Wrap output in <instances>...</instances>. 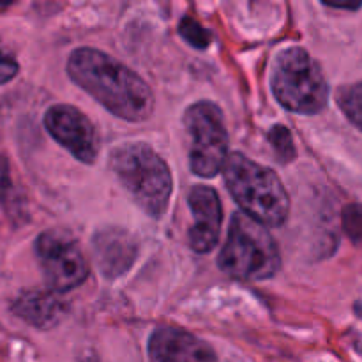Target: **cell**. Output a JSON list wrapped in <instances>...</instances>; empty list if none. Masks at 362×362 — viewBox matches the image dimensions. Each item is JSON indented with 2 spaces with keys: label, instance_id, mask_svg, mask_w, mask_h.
I'll list each match as a JSON object with an SVG mask.
<instances>
[{
  "label": "cell",
  "instance_id": "6da1fadb",
  "mask_svg": "<svg viewBox=\"0 0 362 362\" xmlns=\"http://www.w3.org/2000/svg\"><path fill=\"white\" fill-rule=\"evenodd\" d=\"M67 74L110 113L127 122H144L154 112V94L147 81L101 49H74L67 60Z\"/></svg>",
  "mask_w": 362,
  "mask_h": 362
},
{
  "label": "cell",
  "instance_id": "7a4b0ae2",
  "mask_svg": "<svg viewBox=\"0 0 362 362\" xmlns=\"http://www.w3.org/2000/svg\"><path fill=\"white\" fill-rule=\"evenodd\" d=\"M223 175L230 194L244 214L264 226H281L288 219L290 197L271 168L233 152L223 166Z\"/></svg>",
  "mask_w": 362,
  "mask_h": 362
},
{
  "label": "cell",
  "instance_id": "3957f363",
  "mask_svg": "<svg viewBox=\"0 0 362 362\" xmlns=\"http://www.w3.org/2000/svg\"><path fill=\"white\" fill-rule=\"evenodd\" d=\"M110 166L145 214L156 219L165 214L173 189L172 172L151 145H119L110 154Z\"/></svg>",
  "mask_w": 362,
  "mask_h": 362
},
{
  "label": "cell",
  "instance_id": "277c9868",
  "mask_svg": "<svg viewBox=\"0 0 362 362\" xmlns=\"http://www.w3.org/2000/svg\"><path fill=\"white\" fill-rule=\"evenodd\" d=\"M218 265L232 278L264 281L279 272L281 255L267 226L244 212H235L230 219L228 235L218 257Z\"/></svg>",
  "mask_w": 362,
  "mask_h": 362
},
{
  "label": "cell",
  "instance_id": "5b68a950",
  "mask_svg": "<svg viewBox=\"0 0 362 362\" xmlns=\"http://www.w3.org/2000/svg\"><path fill=\"white\" fill-rule=\"evenodd\" d=\"M271 88L286 110L300 115H317L329 101V85L320 66L299 46L278 53L272 64Z\"/></svg>",
  "mask_w": 362,
  "mask_h": 362
},
{
  "label": "cell",
  "instance_id": "8992f818",
  "mask_svg": "<svg viewBox=\"0 0 362 362\" xmlns=\"http://www.w3.org/2000/svg\"><path fill=\"white\" fill-rule=\"evenodd\" d=\"M189 138V166L204 179L218 175L228 159V131L218 105L198 101L184 112Z\"/></svg>",
  "mask_w": 362,
  "mask_h": 362
},
{
  "label": "cell",
  "instance_id": "52a82bcc",
  "mask_svg": "<svg viewBox=\"0 0 362 362\" xmlns=\"http://www.w3.org/2000/svg\"><path fill=\"white\" fill-rule=\"evenodd\" d=\"M35 257L45 274L46 285L57 293L83 285L88 278V260L73 233L62 228H49L35 239Z\"/></svg>",
  "mask_w": 362,
  "mask_h": 362
},
{
  "label": "cell",
  "instance_id": "ba28073f",
  "mask_svg": "<svg viewBox=\"0 0 362 362\" xmlns=\"http://www.w3.org/2000/svg\"><path fill=\"white\" fill-rule=\"evenodd\" d=\"M45 127L78 161L92 165L98 158L99 141L94 124L71 105H55L45 113Z\"/></svg>",
  "mask_w": 362,
  "mask_h": 362
},
{
  "label": "cell",
  "instance_id": "9c48e42d",
  "mask_svg": "<svg viewBox=\"0 0 362 362\" xmlns=\"http://www.w3.org/2000/svg\"><path fill=\"white\" fill-rule=\"evenodd\" d=\"M193 225L189 228V246L205 255L219 243L223 225V205L218 191L209 186H194L187 194Z\"/></svg>",
  "mask_w": 362,
  "mask_h": 362
},
{
  "label": "cell",
  "instance_id": "30bf717a",
  "mask_svg": "<svg viewBox=\"0 0 362 362\" xmlns=\"http://www.w3.org/2000/svg\"><path fill=\"white\" fill-rule=\"evenodd\" d=\"M148 362H218L209 343L175 325H161L148 339Z\"/></svg>",
  "mask_w": 362,
  "mask_h": 362
},
{
  "label": "cell",
  "instance_id": "8fae6325",
  "mask_svg": "<svg viewBox=\"0 0 362 362\" xmlns=\"http://www.w3.org/2000/svg\"><path fill=\"white\" fill-rule=\"evenodd\" d=\"M92 251L101 274L106 279H117L134 265L140 244L129 230L105 226L92 237Z\"/></svg>",
  "mask_w": 362,
  "mask_h": 362
},
{
  "label": "cell",
  "instance_id": "7c38bea8",
  "mask_svg": "<svg viewBox=\"0 0 362 362\" xmlns=\"http://www.w3.org/2000/svg\"><path fill=\"white\" fill-rule=\"evenodd\" d=\"M11 310L20 320L35 329H52L64 320L69 311L66 300L53 290H23L11 304Z\"/></svg>",
  "mask_w": 362,
  "mask_h": 362
},
{
  "label": "cell",
  "instance_id": "4fadbf2b",
  "mask_svg": "<svg viewBox=\"0 0 362 362\" xmlns=\"http://www.w3.org/2000/svg\"><path fill=\"white\" fill-rule=\"evenodd\" d=\"M338 105L346 119L362 129V81L343 87L338 94Z\"/></svg>",
  "mask_w": 362,
  "mask_h": 362
},
{
  "label": "cell",
  "instance_id": "5bb4252c",
  "mask_svg": "<svg viewBox=\"0 0 362 362\" xmlns=\"http://www.w3.org/2000/svg\"><path fill=\"white\" fill-rule=\"evenodd\" d=\"M269 140H271L272 148L276 152V158L279 163H290L296 159V144H293L292 133L288 131V127L285 126H274L269 133Z\"/></svg>",
  "mask_w": 362,
  "mask_h": 362
},
{
  "label": "cell",
  "instance_id": "9a60e30c",
  "mask_svg": "<svg viewBox=\"0 0 362 362\" xmlns=\"http://www.w3.org/2000/svg\"><path fill=\"white\" fill-rule=\"evenodd\" d=\"M179 34L182 35V39L187 45H191L197 49H205L211 46V32L207 28H204V25H200L197 20H193L189 16L182 18V21L179 25Z\"/></svg>",
  "mask_w": 362,
  "mask_h": 362
},
{
  "label": "cell",
  "instance_id": "2e32d148",
  "mask_svg": "<svg viewBox=\"0 0 362 362\" xmlns=\"http://www.w3.org/2000/svg\"><path fill=\"white\" fill-rule=\"evenodd\" d=\"M343 230L354 244L362 247V204L346 205L341 214Z\"/></svg>",
  "mask_w": 362,
  "mask_h": 362
},
{
  "label": "cell",
  "instance_id": "e0dca14e",
  "mask_svg": "<svg viewBox=\"0 0 362 362\" xmlns=\"http://www.w3.org/2000/svg\"><path fill=\"white\" fill-rule=\"evenodd\" d=\"M18 71H20V66H18L16 59L0 46V85L13 80Z\"/></svg>",
  "mask_w": 362,
  "mask_h": 362
},
{
  "label": "cell",
  "instance_id": "ac0fdd59",
  "mask_svg": "<svg viewBox=\"0 0 362 362\" xmlns=\"http://www.w3.org/2000/svg\"><path fill=\"white\" fill-rule=\"evenodd\" d=\"M325 6L334 7V9H359L362 2H350V4H338V2H325Z\"/></svg>",
  "mask_w": 362,
  "mask_h": 362
}]
</instances>
